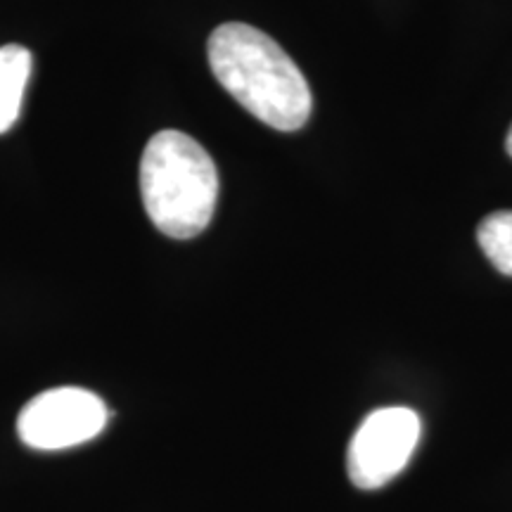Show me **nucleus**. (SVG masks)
Returning a JSON list of instances; mask_svg holds the SVG:
<instances>
[{
	"label": "nucleus",
	"instance_id": "obj_7",
	"mask_svg": "<svg viewBox=\"0 0 512 512\" xmlns=\"http://www.w3.org/2000/svg\"><path fill=\"white\" fill-rule=\"evenodd\" d=\"M505 150H508V155L512 157V126H510V131H508V138H505Z\"/></svg>",
	"mask_w": 512,
	"mask_h": 512
},
{
	"label": "nucleus",
	"instance_id": "obj_2",
	"mask_svg": "<svg viewBox=\"0 0 512 512\" xmlns=\"http://www.w3.org/2000/svg\"><path fill=\"white\" fill-rule=\"evenodd\" d=\"M140 195L164 235L190 240L209 226L219 174L209 152L181 131H159L140 159Z\"/></svg>",
	"mask_w": 512,
	"mask_h": 512
},
{
	"label": "nucleus",
	"instance_id": "obj_5",
	"mask_svg": "<svg viewBox=\"0 0 512 512\" xmlns=\"http://www.w3.org/2000/svg\"><path fill=\"white\" fill-rule=\"evenodd\" d=\"M31 67L34 57L24 46L0 48V133L10 131L19 119Z\"/></svg>",
	"mask_w": 512,
	"mask_h": 512
},
{
	"label": "nucleus",
	"instance_id": "obj_3",
	"mask_svg": "<svg viewBox=\"0 0 512 512\" xmlns=\"http://www.w3.org/2000/svg\"><path fill=\"white\" fill-rule=\"evenodd\" d=\"M110 411L98 394L81 387H57L22 408L17 434L36 451H62L86 444L105 430Z\"/></svg>",
	"mask_w": 512,
	"mask_h": 512
},
{
	"label": "nucleus",
	"instance_id": "obj_6",
	"mask_svg": "<svg viewBox=\"0 0 512 512\" xmlns=\"http://www.w3.org/2000/svg\"><path fill=\"white\" fill-rule=\"evenodd\" d=\"M477 240L486 259L503 275H512V211H494L479 223Z\"/></svg>",
	"mask_w": 512,
	"mask_h": 512
},
{
	"label": "nucleus",
	"instance_id": "obj_1",
	"mask_svg": "<svg viewBox=\"0 0 512 512\" xmlns=\"http://www.w3.org/2000/svg\"><path fill=\"white\" fill-rule=\"evenodd\" d=\"M211 72L249 114L275 131H299L311 117V88L271 36L228 22L209 36Z\"/></svg>",
	"mask_w": 512,
	"mask_h": 512
},
{
	"label": "nucleus",
	"instance_id": "obj_4",
	"mask_svg": "<svg viewBox=\"0 0 512 512\" xmlns=\"http://www.w3.org/2000/svg\"><path fill=\"white\" fill-rule=\"evenodd\" d=\"M420 415L411 408H380L361 422L349 444L347 470L358 489H380L399 475L420 441Z\"/></svg>",
	"mask_w": 512,
	"mask_h": 512
}]
</instances>
